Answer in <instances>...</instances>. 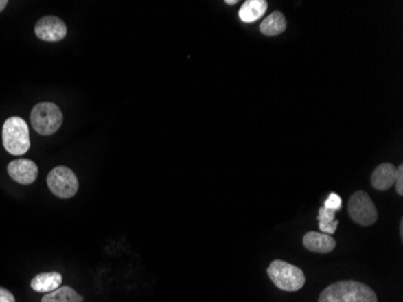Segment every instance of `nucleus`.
Masks as SVG:
<instances>
[{
  "label": "nucleus",
  "instance_id": "12",
  "mask_svg": "<svg viewBox=\"0 0 403 302\" xmlns=\"http://www.w3.org/2000/svg\"><path fill=\"white\" fill-rule=\"evenodd\" d=\"M267 8L266 0H246L239 10V19L245 23H253L264 15Z\"/></svg>",
  "mask_w": 403,
  "mask_h": 302
},
{
  "label": "nucleus",
  "instance_id": "2",
  "mask_svg": "<svg viewBox=\"0 0 403 302\" xmlns=\"http://www.w3.org/2000/svg\"><path fill=\"white\" fill-rule=\"evenodd\" d=\"M3 146L9 154L15 156L25 155L30 150V130L23 119L12 116L5 121L3 126Z\"/></svg>",
  "mask_w": 403,
  "mask_h": 302
},
{
  "label": "nucleus",
  "instance_id": "3",
  "mask_svg": "<svg viewBox=\"0 0 403 302\" xmlns=\"http://www.w3.org/2000/svg\"><path fill=\"white\" fill-rule=\"evenodd\" d=\"M267 273L275 287L284 292H297L306 284V276L299 267L283 260L270 262Z\"/></svg>",
  "mask_w": 403,
  "mask_h": 302
},
{
  "label": "nucleus",
  "instance_id": "18",
  "mask_svg": "<svg viewBox=\"0 0 403 302\" xmlns=\"http://www.w3.org/2000/svg\"><path fill=\"white\" fill-rule=\"evenodd\" d=\"M0 302H16L15 297L8 289L0 287Z\"/></svg>",
  "mask_w": 403,
  "mask_h": 302
},
{
  "label": "nucleus",
  "instance_id": "20",
  "mask_svg": "<svg viewBox=\"0 0 403 302\" xmlns=\"http://www.w3.org/2000/svg\"><path fill=\"white\" fill-rule=\"evenodd\" d=\"M224 3H226L227 5H234V4H237L238 1H237V0H226Z\"/></svg>",
  "mask_w": 403,
  "mask_h": 302
},
{
  "label": "nucleus",
  "instance_id": "17",
  "mask_svg": "<svg viewBox=\"0 0 403 302\" xmlns=\"http://www.w3.org/2000/svg\"><path fill=\"white\" fill-rule=\"evenodd\" d=\"M395 185H396V191L400 196L403 195V165L396 168V179H395Z\"/></svg>",
  "mask_w": 403,
  "mask_h": 302
},
{
  "label": "nucleus",
  "instance_id": "21",
  "mask_svg": "<svg viewBox=\"0 0 403 302\" xmlns=\"http://www.w3.org/2000/svg\"><path fill=\"white\" fill-rule=\"evenodd\" d=\"M400 231H401V238L403 237V220H401V225H400Z\"/></svg>",
  "mask_w": 403,
  "mask_h": 302
},
{
  "label": "nucleus",
  "instance_id": "8",
  "mask_svg": "<svg viewBox=\"0 0 403 302\" xmlns=\"http://www.w3.org/2000/svg\"><path fill=\"white\" fill-rule=\"evenodd\" d=\"M8 173L10 178L22 185H30L36 181L39 168L35 165V162L27 159H19L9 163Z\"/></svg>",
  "mask_w": 403,
  "mask_h": 302
},
{
  "label": "nucleus",
  "instance_id": "14",
  "mask_svg": "<svg viewBox=\"0 0 403 302\" xmlns=\"http://www.w3.org/2000/svg\"><path fill=\"white\" fill-rule=\"evenodd\" d=\"M84 297L75 292L73 288L60 287L55 292H49L41 299V302H82Z\"/></svg>",
  "mask_w": 403,
  "mask_h": 302
},
{
  "label": "nucleus",
  "instance_id": "9",
  "mask_svg": "<svg viewBox=\"0 0 403 302\" xmlns=\"http://www.w3.org/2000/svg\"><path fill=\"white\" fill-rule=\"evenodd\" d=\"M303 246L310 252L327 254L336 248V241L332 236L320 232L309 231L304 235Z\"/></svg>",
  "mask_w": 403,
  "mask_h": 302
},
{
  "label": "nucleus",
  "instance_id": "5",
  "mask_svg": "<svg viewBox=\"0 0 403 302\" xmlns=\"http://www.w3.org/2000/svg\"><path fill=\"white\" fill-rule=\"evenodd\" d=\"M349 216L361 226H371L378 219V211L367 192L356 191L349 198Z\"/></svg>",
  "mask_w": 403,
  "mask_h": 302
},
{
  "label": "nucleus",
  "instance_id": "11",
  "mask_svg": "<svg viewBox=\"0 0 403 302\" xmlns=\"http://www.w3.org/2000/svg\"><path fill=\"white\" fill-rule=\"evenodd\" d=\"M62 284V275L58 272H49V273H39L36 275L32 282L30 287L33 290L38 292H55Z\"/></svg>",
  "mask_w": 403,
  "mask_h": 302
},
{
  "label": "nucleus",
  "instance_id": "13",
  "mask_svg": "<svg viewBox=\"0 0 403 302\" xmlns=\"http://www.w3.org/2000/svg\"><path fill=\"white\" fill-rule=\"evenodd\" d=\"M286 30V19L285 16L279 12L274 11L273 14L264 19V22L260 25L261 33L267 36H275L284 33Z\"/></svg>",
  "mask_w": 403,
  "mask_h": 302
},
{
  "label": "nucleus",
  "instance_id": "10",
  "mask_svg": "<svg viewBox=\"0 0 403 302\" xmlns=\"http://www.w3.org/2000/svg\"><path fill=\"white\" fill-rule=\"evenodd\" d=\"M396 179V167L393 163H382L379 165L371 176L372 187L379 191H385L395 185Z\"/></svg>",
  "mask_w": 403,
  "mask_h": 302
},
{
  "label": "nucleus",
  "instance_id": "7",
  "mask_svg": "<svg viewBox=\"0 0 403 302\" xmlns=\"http://www.w3.org/2000/svg\"><path fill=\"white\" fill-rule=\"evenodd\" d=\"M34 32L35 36L40 40L56 43L65 39L67 36V25L58 17L45 16L36 22Z\"/></svg>",
  "mask_w": 403,
  "mask_h": 302
},
{
  "label": "nucleus",
  "instance_id": "4",
  "mask_svg": "<svg viewBox=\"0 0 403 302\" xmlns=\"http://www.w3.org/2000/svg\"><path fill=\"white\" fill-rule=\"evenodd\" d=\"M63 114L58 106L51 102H41L30 113V124L41 136H50L60 130Z\"/></svg>",
  "mask_w": 403,
  "mask_h": 302
},
{
  "label": "nucleus",
  "instance_id": "1",
  "mask_svg": "<svg viewBox=\"0 0 403 302\" xmlns=\"http://www.w3.org/2000/svg\"><path fill=\"white\" fill-rule=\"evenodd\" d=\"M318 302H378V297L367 284L342 281L325 288Z\"/></svg>",
  "mask_w": 403,
  "mask_h": 302
},
{
  "label": "nucleus",
  "instance_id": "19",
  "mask_svg": "<svg viewBox=\"0 0 403 302\" xmlns=\"http://www.w3.org/2000/svg\"><path fill=\"white\" fill-rule=\"evenodd\" d=\"M8 5V0H0V12L5 9Z\"/></svg>",
  "mask_w": 403,
  "mask_h": 302
},
{
  "label": "nucleus",
  "instance_id": "6",
  "mask_svg": "<svg viewBox=\"0 0 403 302\" xmlns=\"http://www.w3.org/2000/svg\"><path fill=\"white\" fill-rule=\"evenodd\" d=\"M47 185L60 198H71L79 190V181L74 172L65 166L55 167L47 176Z\"/></svg>",
  "mask_w": 403,
  "mask_h": 302
},
{
  "label": "nucleus",
  "instance_id": "15",
  "mask_svg": "<svg viewBox=\"0 0 403 302\" xmlns=\"http://www.w3.org/2000/svg\"><path fill=\"white\" fill-rule=\"evenodd\" d=\"M319 227L326 235H334L337 227H338V220L336 219V211L327 209L325 207H321L319 209Z\"/></svg>",
  "mask_w": 403,
  "mask_h": 302
},
{
  "label": "nucleus",
  "instance_id": "16",
  "mask_svg": "<svg viewBox=\"0 0 403 302\" xmlns=\"http://www.w3.org/2000/svg\"><path fill=\"white\" fill-rule=\"evenodd\" d=\"M325 208L331 209V211H338L342 208V198L337 194H330L329 198L325 201Z\"/></svg>",
  "mask_w": 403,
  "mask_h": 302
}]
</instances>
